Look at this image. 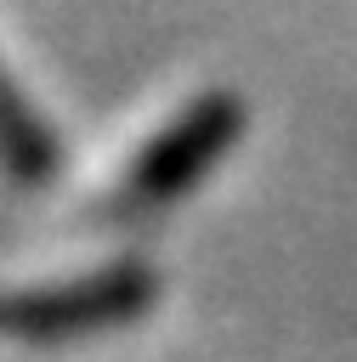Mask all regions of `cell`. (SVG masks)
I'll return each instance as SVG.
<instances>
[{
	"label": "cell",
	"mask_w": 357,
	"mask_h": 362,
	"mask_svg": "<svg viewBox=\"0 0 357 362\" xmlns=\"http://www.w3.org/2000/svg\"><path fill=\"white\" fill-rule=\"evenodd\" d=\"M0 158L17 175H45L51 170V136L34 119V107L17 102V90L6 85V74H0Z\"/></svg>",
	"instance_id": "3"
},
{
	"label": "cell",
	"mask_w": 357,
	"mask_h": 362,
	"mask_svg": "<svg viewBox=\"0 0 357 362\" xmlns=\"http://www.w3.org/2000/svg\"><path fill=\"white\" fill-rule=\"evenodd\" d=\"M142 300H147V272L142 266H102V272H85V277L45 283V288H28L17 300H0V328L40 334V339L45 334H79V328L130 317Z\"/></svg>",
	"instance_id": "2"
},
{
	"label": "cell",
	"mask_w": 357,
	"mask_h": 362,
	"mask_svg": "<svg viewBox=\"0 0 357 362\" xmlns=\"http://www.w3.org/2000/svg\"><path fill=\"white\" fill-rule=\"evenodd\" d=\"M232 130H238V102H232V96H198L193 107H181V113L125 164V175L108 187V204H113L119 215L170 204L204 164L221 158V147L232 141Z\"/></svg>",
	"instance_id": "1"
}]
</instances>
